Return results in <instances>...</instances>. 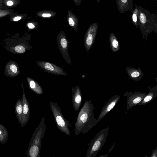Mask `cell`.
<instances>
[{
  "label": "cell",
  "instance_id": "obj_1",
  "mask_svg": "<svg viewBox=\"0 0 157 157\" xmlns=\"http://www.w3.org/2000/svg\"><path fill=\"white\" fill-rule=\"evenodd\" d=\"M94 106L91 100L85 101L79 112L75 124V134H84L95 126L98 122L94 117Z\"/></svg>",
  "mask_w": 157,
  "mask_h": 157
},
{
  "label": "cell",
  "instance_id": "obj_2",
  "mask_svg": "<svg viewBox=\"0 0 157 157\" xmlns=\"http://www.w3.org/2000/svg\"><path fill=\"white\" fill-rule=\"evenodd\" d=\"M46 128L45 119L43 116L33 134L28 149L27 157H40L42 141Z\"/></svg>",
  "mask_w": 157,
  "mask_h": 157
},
{
  "label": "cell",
  "instance_id": "obj_3",
  "mask_svg": "<svg viewBox=\"0 0 157 157\" xmlns=\"http://www.w3.org/2000/svg\"><path fill=\"white\" fill-rule=\"evenodd\" d=\"M49 103L58 129L66 135L70 136L69 127H71V124L69 121L64 117L60 107L57 102L50 101Z\"/></svg>",
  "mask_w": 157,
  "mask_h": 157
},
{
  "label": "cell",
  "instance_id": "obj_4",
  "mask_svg": "<svg viewBox=\"0 0 157 157\" xmlns=\"http://www.w3.org/2000/svg\"><path fill=\"white\" fill-rule=\"evenodd\" d=\"M109 128L107 126L98 133L89 144L86 157H94L106 142Z\"/></svg>",
  "mask_w": 157,
  "mask_h": 157
},
{
  "label": "cell",
  "instance_id": "obj_5",
  "mask_svg": "<svg viewBox=\"0 0 157 157\" xmlns=\"http://www.w3.org/2000/svg\"><path fill=\"white\" fill-rule=\"evenodd\" d=\"M58 46L65 61L68 64H72L68 52V42L66 35L63 31L59 32L57 37Z\"/></svg>",
  "mask_w": 157,
  "mask_h": 157
},
{
  "label": "cell",
  "instance_id": "obj_6",
  "mask_svg": "<svg viewBox=\"0 0 157 157\" xmlns=\"http://www.w3.org/2000/svg\"><path fill=\"white\" fill-rule=\"evenodd\" d=\"M147 94L140 91H126L123 96L127 97V109H130L137 105L144 99Z\"/></svg>",
  "mask_w": 157,
  "mask_h": 157
},
{
  "label": "cell",
  "instance_id": "obj_7",
  "mask_svg": "<svg viewBox=\"0 0 157 157\" xmlns=\"http://www.w3.org/2000/svg\"><path fill=\"white\" fill-rule=\"evenodd\" d=\"M36 63L40 67L48 73L57 75L66 76L67 75L62 68L53 63L41 61H37Z\"/></svg>",
  "mask_w": 157,
  "mask_h": 157
},
{
  "label": "cell",
  "instance_id": "obj_8",
  "mask_svg": "<svg viewBox=\"0 0 157 157\" xmlns=\"http://www.w3.org/2000/svg\"><path fill=\"white\" fill-rule=\"evenodd\" d=\"M98 28L97 24L94 23L90 25L84 36V45L87 52L92 45L96 36Z\"/></svg>",
  "mask_w": 157,
  "mask_h": 157
},
{
  "label": "cell",
  "instance_id": "obj_9",
  "mask_svg": "<svg viewBox=\"0 0 157 157\" xmlns=\"http://www.w3.org/2000/svg\"><path fill=\"white\" fill-rule=\"evenodd\" d=\"M121 98L119 95H116L109 99L103 106L101 113L97 119L98 122L101 120L116 105Z\"/></svg>",
  "mask_w": 157,
  "mask_h": 157
},
{
  "label": "cell",
  "instance_id": "obj_10",
  "mask_svg": "<svg viewBox=\"0 0 157 157\" xmlns=\"http://www.w3.org/2000/svg\"><path fill=\"white\" fill-rule=\"evenodd\" d=\"M21 86L23 92L21 98L23 104V114L22 116V122L21 125V127H23L26 125L29 120L30 106L25 96L23 82H22Z\"/></svg>",
  "mask_w": 157,
  "mask_h": 157
},
{
  "label": "cell",
  "instance_id": "obj_11",
  "mask_svg": "<svg viewBox=\"0 0 157 157\" xmlns=\"http://www.w3.org/2000/svg\"><path fill=\"white\" fill-rule=\"evenodd\" d=\"M72 105L74 110L78 112L82 103V94L79 86L72 87Z\"/></svg>",
  "mask_w": 157,
  "mask_h": 157
},
{
  "label": "cell",
  "instance_id": "obj_12",
  "mask_svg": "<svg viewBox=\"0 0 157 157\" xmlns=\"http://www.w3.org/2000/svg\"><path fill=\"white\" fill-rule=\"evenodd\" d=\"M5 76L10 77H15L20 73L18 64L15 62L10 60L8 62L5 66L4 70Z\"/></svg>",
  "mask_w": 157,
  "mask_h": 157
},
{
  "label": "cell",
  "instance_id": "obj_13",
  "mask_svg": "<svg viewBox=\"0 0 157 157\" xmlns=\"http://www.w3.org/2000/svg\"><path fill=\"white\" fill-rule=\"evenodd\" d=\"M149 91L144 99L137 105H142L150 103L157 96V86L152 88L148 87Z\"/></svg>",
  "mask_w": 157,
  "mask_h": 157
},
{
  "label": "cell",
  "instance_id": "obj_14",
  "mask_svg": "<svg viewBox=\"0 0 157 157\" xmlns=\"http://www.w3.org/2000/svg\"><path fill=\"white\" fill-rule=\"evenodd\" d=\"M126 70L129 77L135 81L140 80L143 75V72L140 68L136 69L127 67L126 68Z\"/></svg>",
  "mask_w": 157,
  "mask_h": 157
},
{
  "label": "cell",
  "instance_id": "obj_15",
  "mask_svg": "<svg viewBox=\"0 0 157 157\" xmlns=\"http://www.w3.org/2000/svg\"><path fill=\"white\" fill-rule=\"evenodd\" d=\"M26 79L30 89L38 94H43V89L36 81L28 76L26 77Z\"/></svg>",
  "mask_w": 157,
  "mask_h": 157
},
{
  "label": "cell",
  "instance_id": "obj_16",
  "mask_svg": "<svg viewBox=\"0 0 157 157\" xmlns=\"http://www.w3.org/2000/svg\"><path fill=\"white\" fill-rule=\"evenodd\" d=\"M67 17L69 25L77 32L78 22V19L76 15L70 10L68 11Z\"/></svg>",
  "mask_w": 157,
  "mask_h": 157
},
{
  "label": "cell",
  "instance_id": "obj_17",
  "mask_svg": "<svg viewBox=\"0 0 157 157\" xmlns=\"http://www.w3.org/2000/svg\"><path fill=\"white\" fill-rule=\"evenodd\" d=\"M15 112L18 121L21 124L23 114V104L22 99H19L17 101L15 106Z\"/></svg>",
  "mask_w": 157,
  "mask_h": 157
},
{
  "label": "cell",
  "instance_id": "obj_18",
  "mask_svg": "<svg viewBox=\"0 0 157 157\" xmlns=\"http://www.w3.org/2000/svg\"><path fill=\"white\" fill-rule=\"evenodd\" d=\"M56 14V13L52 11L43 10L37 12L36 15L40 17L49 18L54 17Z\"/></svg>",
  "mask_w": 157,
  "mask_h": 157
},
{
  "label": "cell",
  "instance_id": "obj_19",
  "mask_svg": "<svg viewBox=\"0 0 157 157\" xmlns=\"http://www.w3.org/2000/svg\"><path fill=\"white\" fill-rule=\"evenodd\" d=\"M110 42L112 49H116L117 50L119 48V44L118 41L115 37H112L111 38Z\"/></svg>",
  "mask_w": 157,
  "mask_h": 157
},
{
  "label": "cell",
  "instance_id": "obj_20",
  "mask_svg": "<svg viewBox=\"0 0 157 157\" xmlns=\"http://www.w3.org/2000/svg\"><path fill=\"white\" fill-rule=\"evenodd\" d=\"M15 52L17 53L22 54L25 53L26 51V48L24 46L19 45L16 46L14 49Z\"/></svg>",
  "mask_w": 157,
  "mask_h": 157
},
{
  "label": "cell",
  "instance_id": "obj_21",
  "mask_svg": "<svg viewBox=\"0 0 157 157\" xmlns=\"http://www.w3.org/2000/svg\"><path fill=\"white\" fill-rule=\"evenodd\" d=\"M10 13V11L6 10H0V17H4Z\"/></svg>",
  "mask_w": 157,
  "mask_h": 157
},
{
  "label": "cell",
  "instance_id": "obj_22",
  "mask_svg": "<svg viewBox=\"0 0 157 157\" xmlns=\"http://www.w3.org/2000/svg\"><path fill=\"white\" fill-rule=\"evenodd\" d=\"M17 3V1L7 0L6 1V4L8 6H13L16 5Z\"/></svg>",
  "mask_w": 157,
  "mask_h": 157
},
{
  "label": "cell",
  "instance_id": "obj_23",
  "mask_svg": "<svg viewBox=\"0 0 157 157\" xmlns=\"http://www.w3.org/2000/svg\"><path fill=\"white\" fill-rule=\"evenodd\" d=\"M134 13L132 16V19L133 21L135 23H136L137 21V10L136 9L135 10Z\"/></svg>",
  "mask_w": 157,
  "mask_h": 157
},
{
  "label": "cell",
  "instance_id": "obj_24",
  "mask_svg": "<svg viewBox=\"0 0 157 157\" xmlns=\"http://www.w3.org/2000/svg\"><path fill=\"white\" fill-rule=\"evenodd\" d=\"M145 157H148L147 155H146ZM150 157H157V146L155 149L153 150L152 154Z\"/></svg>",
  "mask_w": 157,
  "mask_h": 157
},
{
  "label": "cell",
  "instance_id": "obj_25",
  "mask_svg": "<svg viewBox=\"0 0 157 157\" xmlns=\"http://www.w3.org/2000/svg\"><path fill=\"white\" fill-rule=\"evenodd\" d=\"M27 26L29 29H33L35 27V25L34 24L31 22L28 23Z\"/></svg>",
  "mask_w": 157,
  "mask_h": 157
},
{
  "label": "cell",
  "instance_id": "obj_26",
  "mask_svg": "<svg viewBox=\"0 0 157 157\" xmlns=\"http://www.w3.org/2000/svg\"><path fill=\"white\" fill-rule=\"evenodd\" d=\"M21 16H16L14 17L13 18V21H18L21 20Z\"/></svg>",
  "mask_w": 157,
  "mask_h": 157
},
{
  "label": "cell",
  "instance_id": "obj_27",
  "mask_svg": "<svg viewBox=\"0 0 157 157\" xmlns=\"http://www.w3.org/2000/svg\"><path fill=\"white\" fill-rule=\"evenodd\" d=\"M108 155V154H107L106 155H101L100 156L98 157H107Z\"/></svg>",
  "mask_w": 157,
  "mask_h": 157
},
{
  "label": "cell",
  "instance_id": "obj_28",
  "mask_svg": "<svg viewBox=\"0 0 157 157\" xmlns=\"http://www.w3.org/2000/svg\"><path fill=\"white\" fill-rule=\"evenodd\" d=\"M53 157H56L54 156Z\"/></svg>",
  "mask_w": 157,
  "mask_h": 157
}]
</instances>
